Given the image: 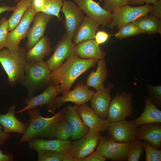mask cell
I'll return each instance as SVG.
<instances>
[{"mask_svg":"<svg viewBox=\"0 0 161 161\" xmlns=\"http://www.w3.org/2000/svg\"><path fill=\"white\" fill-rule=\"evenodd\" d=\"M15 0V1L16 0Z\"/></svg>","mask_w":161,"mask_h":161,"instance_id":"obj_49","label":"cell"},{"mask_svg":"<svg viewBox=\"0 0 161 161\" xmlns=\"http://www.w3.org/2000/svg\"><path fill=\"white\" fill-rule=\"evenodd\" d=\"M29 147L36 151L43 150L55 151L60 154L66 155L69 153L72 142L68 140L58 138L47 140L37 137L28 141Z\"/></svg>","mask_w":161,"mask_h":161,"instance_id":"obj_15","label":"cell"},{"mask_svg":"<svg viewBox=\"0 0 161 161\" xmlns=\"http://www.w3.org/2000/svg\"><path fill=\"white\" fill-rule=\"evenodd\" d=\"M101 136L100 132L90 129L86 134L72 142L68 154L76 161H80L93 152Z\"/></svg>","mask_w":161,"mask_h":161,"instance_id":"obj_9","label":"cell"},{"mask_svg":"<svg viewBox=\"0 0 161 161\" xmlns=\"http://www.w3.org/2000/svg\"><path fill=\"white\" fill-rule=\"evenodd\" d=\"M20 0H16L15 1V2H19Z\"/></svg>","mask_w":161,"mask_h":161,"instance_id":"obj_48","label":"cell"},{"mask_svg":"<svg viewBox=\"0 0 161 161\" xmlns=\"http://www.w3.org/2000/svg\"><path fill=\"white\" fill-rule=\"evenodd\" d=\"M25 71V79L22 84L28 90V97L34 96L35 92L42 85L51 82V71L46 62L43 61L33 63L26 62Z\"/></svg>","mask_w":161,"mask_h":161,"instance_id":"obj_4","label":"cell"},{"mask_svg":"<svg viewBox=\"0 0 161 161\" xmlns=\"http://www.w3.org/2000/svg\"><path fill=\"white\" fill-rule=\"evenodd\" d=\"M11 136L10 133L4 131L2 126L0 124V147L6 144L7 141Z\"/></svg>","mask_w":161,"mask_h":161,"instance_id":"obj_42","label":"cell"},{"mask_svg":"<svg viewBox=\"0 0 161 161\" xmlns=\"http://www.w3.org/2000/svg\"><path fill=\"white\" fill-rule=\"evenodd\" d=\"M113 86L112 83L109 84L104 89L94 92L90 100L92 109L103 119L107 118L111 99L110 93Z\"/></svg>","mask_w":161,"mask_h":161,"instance_id":"obj_19","label":"cell"},{"mask_svg":"<svg viewBox=\"0 0 161 161\" xmlns=\"http://www.w3.org/2000/svg\"><path fill=\"white\" fill-rule=\"evenodd\" d=\"M61 8L65 17V33L72 39L75 32L85 16L84 13L77 4L71 1H65Z\"/></svg>","mask_w":161,"mask_h":161,"instance_id":"obj_12","label":"cell"},{"mask_svg":"<svg viewBox=\"0 0 161 161\" xmlns=\"http://www.w3.org/2000/svg\"><path fill=\"white\" fill-rule=\"evenodd\" d=\"M18 2L14 13L8 19L9 31L17 26L26 10L32 5V0H21Z\"/></svg>","mask_w":161,"mask_h":161,"instance_id":"obj_29","label":"cell"},{"mask_svg":"<svg viewBox=\"0 0 161 161\" xmlns=\"http://www.w3.org/2000/svg\"><path fill=\"white\" fill-rule=\"evenodd\" d=\"M60 84H55L51 82L45 89L40 94L31 97H27L24 100L26 106L16 112L15 114H21L29 109L44 105L47 106L48 111L55 113L57 108L55 103L56 96L61 93Z\"/></svg>","mask_w":161,"mask_h":161,"instance_id":"obj_5","label":"cell"},{"mask_svg":"<svg viewBox=\"0 0 161 161\" xmlns=\"http://www.w3.org/2000/svg\"><path fill=\"white\" fill-rule=\"evenodd\" d=\"M72 40L66 33L62 35L55 47L52 55L46 61L51 71L59 68L63 64L64 61L71 55L75 45Z\"/></svg>","mask_w":161,"mask_h":161,"instance_id":"obj_13","label":"cell"},{"mask_svg":"<svg viewBox=\"0 0 161 161\" xmlns=\"http://www.w3.org/2000/svg\"></svg>","mask_w":161,"mask_h":161,"instance_id":"obj_50","label":"cell"},{"mask_svg":"<svg viewBox=\"0 0 161 161\" xmlns=\"http://www.w3.org/2000/svg\"><path fill=\"white\" fill-rule=\"evenodd\" d=\"M128 4L130 5H142L144 3L143 0H127Z\"/></svg>","mask_w":161,"mask_h":161,"instance_id":"obj_45","label":"cell"},{"mask_svg":"<svg viewBox=\"0 0 161 161\" xmlns=\"http://www.w3.org/2000/svg\"><path fill=\"white\" fill-rule=\"evenodd\" d=\"M99 25L88 16H85L73 36V42L76 44L80 42L93 39Z\"/></svg>","mask_w":161,"mask_h":161,"instance_id":"obj_25","label":"cell"},{"mask_svg":"<svg viewBox=\"0 0 161 161\" xmlns=\"http://www.w3.org/2000/svg\"><path fill=\"white\" fill-rule=\"evenodd\" d=\"M143 148L145 150L146 161H161V150L153 147L150 143L144 140Z\"/></svg>","mask_w":161,"mask_h":161,"instance_id":"obj_34","label":"cell"},{"mask_svg":"<svg viewBox=\"0 0 161 161\" xmlns=\"http://www.w3.org/2000/svg\"><path fill=\"white\" fill-rule=\"evenodd\" d=\"M94 93V91L90 90L86 85L80 83L72 90H69L61 96L56 97V108L59 109L63 103L68 102H72L77 106L86 104L90 100Z\"/></svg>","mask_w":161,"mask_h":161,"instance_id":"obj_16","label":"cell"},{"mask_svg":"<svg viewBox=\"0 0 161 161\" xmlns=\"http://www.w3.org/2000/svg\"><path fill=\"white\" fill-rule=\"evenodd\" d=\"M153 8V5L147 4L135 7L128 4L123 5L112 13V21L107 26L112 29L116 27L119 29L125 24L147 15Z\"/></svg>","mask_w":161,"mask_h":161,"instance_id":"obj_6","label":"cell"},{"mask_svg":"<svg viewBox=\"0 0 161 161\" xmlns=\"http://www.w3.org/2000/svg\"><path fill=\"white\" fill-rule=\"evenodd\" d=\"M153 8L149 13L161 20V0H158L153 3Z\"/></svg>","mask_w":161,"mask_h":161,"instance_id":"obj_41","label":"cell"},{"mask_svg":"<svg viewBox=\"0 0 161 161\" xmlns=\"http://www.w3.org/2000/svg\"><path fill=\"white\" fill-rule=\"evenodd\" d=\"M8 19L5 17L0 20V50L3 49L7 38L8 30Z\"/></svg>","mask_w":161,"mask_h":161,"instance_id":"obj_38","label":"cell"},{"mask_svg":"<svg viewBox=\"0 0 161 161\" xmlns=\"http://www.w3.org/2000/svg\"><path fill=\"white\" fill-rule=\"evenodd\" d=\"M63 161H76V160L68 154L65 155Z\"/></svg>","mask_w":161,"mask_h":161,"instance_id":"obj_46","label":"cell"},{"mask_svg":"<svg viewBox=\"0 0 161 161\" xmlns=\"http://www.w3.org/2000/svg\"><path fill=\"white\" fill-rule=\"evenodd\" d=\"M138 27L141 33L149 35L161 33V21L150 14L140 17L133 22Z\"/></svg>","mask_w":161,"mask_h":161,"instance_id":"obj_28","label":"cell"},{"mask_svg":"<svg viewBox=\"0 0 161 161\" xmlns=\"http://www.w3.org/2000/svg\"><path fill=\"white\" fill-rule=\"evenodd\" d=\"M16 108V105L10 106L6 113L0 114V124L6 132L23 134L28 128L29 122H22L17 118L15 115Z\"/></svg>","mask_w":161,"mask_h":161,"instance_id":"obj_22","label":"cell"},{"mask_svg":"<svg viewBox=\"0 0 161 161\" xmlns=\"http://www.w3.org/2000/svg\"><path fill=\"white\" fill-rule=\"evenodd\" d=\"M144 3L146 4H153L158 0H143Z\"/></svg>","mask_w":161,"mask_h":161,"instance_id":"obj_47","label":"cell"},{"mask_svg":"<svg viewBox=\"0 0 161 161\" xmlns=\"http://www.w3.org/2000/svg\"><path fill=\"white\" fill-rule=\"evenodd\" d=\"M140 33L141 32L137 26L133 22H131L122 26L114 35L118 39L121 40Z\"/></svg>","mask_w":161,"mask_h":161,"instance_id":"obj_32","label":"cell"},{"mask_svg":"<svg viewBox=\"0 0 161 161\" xmlns=\"http://www.w3.org/2000/svg\"><path fill=\"white\" fill-rule=\"evenodd\" d=\"M54 132L55 137L64 140L71 138L72 134L71 127L64 118L56 125Z\"/></svg>","mask_w":161,"mask_h":161,"instance_id":"obj_31","label":"cell"},{"mask_svg":"<svg viewBox=\"0 0 161 161\" xmlns=\"http://www.w3.org/2000/svg\"><path fill=\"white\" fill-rule=\"evenodd\" d=\"M137 127L132 120L109 123L106 129L109 136L116 142L130 144L135 140Z\"/></svg>","mask_w":161,"mask_h":161,"instance_id":"obj_11","label":"cell"},{"mask_svg":"<svg viewBox=\"0 0 161 161\" xmlns=\"http://www.w3.org/2000/svg\"><path fill=\"white\" fill-rule=\"evenodd\" d=\"M36 152L38 155V161H63L65 155L52 150H43Z\"/></svg>","mask_w":161,"mask_h":161,"instance_id":"obj_35","label":"cell"},{"mask_svg":"<svg viewBox=\"0 0 161 161\" xmlns=\"http://www.w3.org/2000/svg\"><path fill=\"white\" fill-rule=\"evenodd\" d=\"M110 35L103 31H99L95 34V41L99 45L105 43L109 39Z\"/></svg>","mask_w":161,"mask_h":161,"instance_id":"obj_39","label":"cell"},{"mask_svg":"<svg viewBox=\"0 0 161 161\" xmlns=\"http://www.w3.org/2000/svg\"><path fill=\"white\" fill-rule=\"evenodd\" d=\"M145 140L156 149L161 148V123L142 124L137 128L135 140Z\"/></svg>","mask_w":161,"mask_h":161,"instance_id":"obj_18","label":"cell"},{"mask_svg":"<svg viewBox=\"0 0 161 161\" xmlns=\"http://www.w3.org/2000/svg\"><path fill=\"white\" fill-rule=\"evenodd\" d=\"M129 144L116 142L109 136H101L96 151L107 159L124 161L126 160Z\"/></svg>","mask_w":161,"mask_h":161,"instance_id":"obj_8","label":"cell"},{"mask_svg":"<svg viewBox=\"0 0 161 161\" xmlns=\"http://www.w3.org/2000/svg\"><path fill=\"white\" fill-rule=\"evenodd\" d=\"M144 110L140 116L132 120L136 127L145 123H161V111L147 96H145Z\"/></svg>","mask_w":161,"mask_h":161,"instance_id":"obj_26","label":"cell"},{"mask_svg":"<svg viewBox=\"0 0 161 161\" xmlns=\"http://www.w3.org/2000/svg\"><path fill=\"white\" fill-rule=\"evenodd\" d=\"M143 142L141 140H135L129 144L126 160L128 161H139L143 151Z\"/></svg>","mask_w":161,"mask_h":161,"instance_id":"obj_33","label":"cell"},{"mask_svg":"<svg viewBox=\"0 0 161 161\" xmlns=\"http://www.w3.org/2000/svg\"><path fill=\"white\" fill-rule=\"evenodd\" d=\"M148 91V96L152 102L157 107H161V86H154L145 84Z\"/></svg>","mask_w":161,"mask_h":161,"instance_id":"obj_36","label":"cell"},{"mask_svg":"<svg viewBox=\"0 0 161 161\" xmlns=\"http://www.w3.org/2000/svg\"><path fill=\"white\" fill-rule=\"evenodd\" d=\"M98 66L95 71H93L89 75L86 81V86L92 87L96 91L105 88L104 82L107 77L108 70L104 58L97 60Z\"/></svg>","mask_w":161,"mask_h":161,"instance_id":"obj_27","label":"cell"},{"mask_svg":"<svg viewBox=\"0 0 161 161\" xmlns=\"http://www.w3.org/2000/svg\"><path fill=\"white\" fill-rule=\"evenodd\" d=\"M53 16L42 12L36 13L33 25L30 28L27 35V49H31L44 36L47 25Z\"/></svg>","mask_w":161,"mask_h":161,"instance_id":"obj_17","label":"cell"},{"mask_svg":"<svg viewBox=\"0 0 161 161\" xmlns=\"http://www.w3.org/2000/svg\"><path fill=\"white\" fill-rule=\"evenodd\" d=\"M16 6L11 7L9 5L3 4L0 6V14L8 11H14L16 8Z\"/></svg>","mask_w":161,"mask_h":161,"instance_id":"obj_44","label":"cell"},{"mask_svg":"<svg viewBox=\"0 0 161 161\" xmlns=\"http://www.w3.org/2000/svg\"><path fill=\"white\" fill-rule=\"evenodd\" d=\"M14 158L13 154L0 148V161H13Z\"/></svg>","mask_w":161,"mask_h":161,"instance_id":"obj_43","label":"cell"},{"mask_svg":"<svg viewBox=\"0 0 161 161\" xmlns=\"http://www.w3.org/2000/svg\"><path fill=\"white\" fill-rule=\"evenodd\" d=\"M103 2V8L113 13L120 7L128 4L127 0H100Z\"/></svg>","mask_w":161,"mask_h":161,"instance_id":"obj_37","label":"cell"},{"mask_svg":"<svg viewBox=\"0 0 161 161\" xmlns=\"http://www.w3.org/2000/svg\"><path fill=\"white\" fill-rule=\"evenodd\" d=\"M50 43L47 36H43L27 52L25 60L27 63L41 61L52 51Z\"/></svg>","mask_w":161,"mask_h":161,"instance_id":"obj_24","label":"cell"},{"mask_svg":"<svg viewBox=\"0 0 161 161\" xmlns=\"http://www.w3.org/2000/svg\"><path fill=\"white\" fill-rule=\"evenodd\" d=\"M66 0H44L42 7L39 12L56 16L59 21L61 19L59 15L64 2Z\"/></svg>","mask_w":161,"mask_h":161,"instance_id":"obj_30","label":"cell"},{"mask_svg":"<svg viewBox=\"0 0 161 161\" xmlns=\"http://www.w3.org/2000/svg\"><path fill=\"white\" fill-rule=\"evenodd\" d=\"M77 109L83 123L89 128L100 132L106 130L109 122L100 117L86 103L78 106Z\"/></svg>","mask_w":161,"mask_h":161,"instance_id":"obj_20","label":"cell"},{"mask_svg":"<svg viewBox=\"0 0 161 161\" xmlns=\"http://www.w3.org/2000/svg\"><path fill=\"white\" fill-rule=\"evenodd\" d=\"M77 106H67L64 118L70 124L72 131L71 140H73L81 137L89 131L90 128L83 123L77 109Z\"/></svg>","mask_w":161,"mask_h":161,"instance_id":"obj_21","label":"cell"},{"mask_svg":"<svg viewBox=\"0 0 161 161\" xmlns=\"http://www.w3.org/2000/svg\"><path fill=\"white\" fill-rule=\"evenodd\" d=\"M86 16L98 24L107 26L111 22L112 13L101 7L94 0H73Z\"/></svg>","mask_w":161,"mask_h":161,"instance_id":"obj_14","label":"cell"},{"mask_svg":"<svg viewBox=\"0 0 161 161\" xmlns=\"http://www.w3.org/2000/svg\"><path fill=\"white\" fill-rule=\"evenodd\" d=\"M133 95L123 92L118 93L111 102L106 119L109 123L125 120L133 113L132 105Z\"/></svg>","mask_w":161,"mask_h":161,"instance_id":"obj_7","label":"cell"},{"mask_svg":"<svg viewBox=\"0 0 161 161\" xmlns=\"http://www.w3.org/2000/svg\"><path fill=\"white\" fill-rule=\"evenodd\" d=\"M75 51L80 58L97 60L103 58L106 56L103 50L93 39L83 41L75 44Z\"/></svg>","mask_w":161,"mask_h":161,"instance_id":"obj_23","label":"cell"},{"mask_svg":"<svg viewBox=\"0 0 161 161\" xmlns=\"http://www.w3.org/2000/svg\"><path fill=\"white\" fill-rule=\"evenodd\" d=\"M65 108L49 117H43L39 108L27 110L29 115V125L20 140V143L28 142L33 138L40 137L52 139L55 138L54 129L57 124L64 117Z\"/></svg>","mask_w":161,"mask_h":161,"instance_id":"obj_2","label":"cell"},{"mask_svg":"<svg viewBox=\"0 0 161 161\" xmlns=\"http://www.w3.org/2000/svg\"><path fill=\"white\" fill-rule=\"evenodd\" d=\"M97 60L79 58L75 50L66 61L58 69L51 72V82L60 84L61 93L63 95L69 91L73 83L81 75L95 66Z\"/></svg>","mask_w":161,"mask_h":161,"instance_id":"obj_1","label":"cell"},{"mask_svg":"<svg viewBox=\"0 0 161 161\" xmlns=\"http://www.w3.org/2000/svg\"><path fill=\"white\" fill-rule=\"evenodd\" d=\"M36 14L31 5L26 10L17 26L13 30L8 32L4 47L11 50L18 48L21 40L27 36L30 25L33 21Z\"/></svg>","mask_w":161,"mask_h":161,"instance_id":"obj_10","label":"cell"},{"mask_svg":"<svg viewBox=\"0 0 161 161\" xmlns=\"http://www.w3.org/2000/svg\"><path fill=\"white\" fill-rule=\"evenodd\" d=\"M107 159L95 151L80 161H104Z\"/></svg>","mask_w":161,"mask_h":161,"instance_id":"obj_40","label":"cell"},{"mask_svg":"<svg viewBox=\"0 0 161 161\" xmlns=\"http://www.w3.org/2000/svg\"><path fill=\"white\" fill-rule=\"evenodd\" d=\"M27 52L25 48L20 46L16 49L7 48L0 50V62L7 74L8 83L11 86L18 83L22 84L24 81Z\"/></svg>","mask_w":161,"mask_h":161,"instance_id":"obj_3","label":"cell"}]
</instances>
